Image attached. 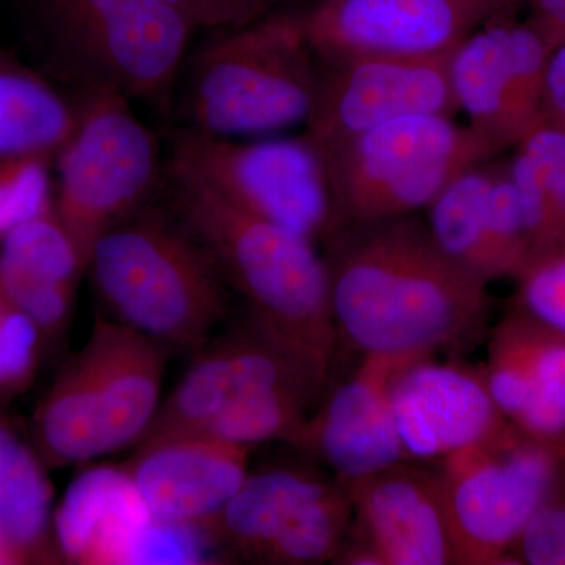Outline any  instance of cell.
I'll return each mask as SVG.
<instances>
[{
	"label": "cell",
	"instance_id": "4fadbf2b",
	"mask_svg": "<svg viewBox=\"0 0 565 565\" xmlns=\"http://www.w3.org/2000/svg\"><path fill=\"white\" fill-rule=\"evenodd\" d=\"M455 51L424 57H362L321 66L303 136L318 154L385 122L423 115L455 118Z\"/></svg>",
	"mask_w": 565,
	"mask_h": 565
},
{
	"label": "cell",
	"instance_id": "e575fe53",
	"mask_svg": "<svg viewBox=\"0 0 565 565\" xmlns=\"http://www.w3.org/2000/svg\"><path fill=\"white\" fill-rule=\"evenodd\" d=\"M534 28L552 44L553 50L565 43V0H531Z\"/></svg>",
	"mask_w": 565,
	"mask_h": 565
},
{
	"label": "cell",
	"instance_id": "7402d4cb",
	"mask_svg": "<svg viewBox=\"0 0 565 565\" xmlns=\"http://www.w3.org/2000/svg\"><path fill=\"white\" fill-rule=\"evenodd\" d=\"M332 484L296 465L248 473L225 508L199 530L217 548L258 563L267 545Z\"/></svg>",
	"mask_w": 565,
	"mask_h": 565
},
{
	"label": "cell",
	"instance_id": "9a60e30c",
	"mask_svg": "<svg viewBox=\"0 0 565 565\" xmlns=\"http://www.w3.org/2000/svg\"><path fill=\"white\" fill-rule=\"evenodd\" d=\"M280 388L302 390L316 403L326 394L291 353L248 322L211 338L195 352L191 366L162 399L139 444L162 435L196 433L226 408Z\"/></svg>",
	"mask_w": 565,
	"mask_h": 565
},
{
	"label": "cell",
	"instance_id": "e0dca14e",
	"mask_svg": "<svg viewBox=\"0 0 565 565\" xmlns=\"http://www.w3.org/2000/svg\"><path fill=\"white\" fill-rule=\"evenodd\" d=\"M250 451L206 435H162L137 445L121 468L156 519L202 527L243 486Z\"/></svg>",
	"mask_w": 565,
	"mask_h": 565
},
{
	"label": "cell",
	"instance_id": "8fae6325",
	"mask_svg": "<svg viewBox=\"0 0 565 565\" xmlns=\"http://www.w3.org/2000/svg\"><path fill=\"white\" fill-rule=\"evenodd\" d=\"M523 0H313L300 21L319 65L362 57H424L456 51L486 22Z\"/></svg>",
	"mask_w": 565,
	"mask_h": 565
},
{
	"label": "cell",
	"instance_id": "5b68a950",
	"mask_svg": "<svg viewBox=\"0 0 565 565\" xmlns=\"http://www.w3.org/2000/svg\"><path fill=\"white\" fill-rule=\"evenodd\" d=\"M193 29L167 0H31L41 73L79 93L162 98Z\"/></svg>",
	"mask_w": 565,
	"mask_h": 565
},
{
	"label": "cell",
	"instance_id": "d4e9b609",
	"mask_svg": "<svg viewBox=\"0 0 565 565\" xmlns=\"http://www.w3.org/2000/svg\"><path fill=\"white\" fill-rule=\"evenodd\" d=\"M514 150L509 173L522 206L533 262L565 245V132L542 121Z\"/></svg>",
	"mask_w": 565,
	"mask_h": 565
},
{
	"label": "cell",
	"instance_id": "44dd1931",
	"mask_svg": "<svg viewBox=\"0 0 565 565\" xmlns=\"http://www.w3.org/2000/svg\"><path fill=\"white\" fill-rule=\"evenodd\" d=\"M154 519L122 468L82 475L54 512L58 552L66 563H139Z\"/></svg>",
	"mask_w": 565,
	"mask_h": 565
},
{
	"label": "cell",
	"instance_id": "4316f807",
	"mask_svg": "<svg viewBox=\"0 0 565 565\" xmlns=\"http://www.w3.org/2000/svg\"><path fill=\"white\" fill-rule=\"evenodd\" d=\"M316 404L313 397L302 390H274L226 408L192 434L250 448L270 440L297 446Z\"/></svg>",
	"mask_w": 565,
	"mask_h": 565
},
{
	"label": "cell",
	"instance_id": "d590c367",
	"mask_svg": "<svg viewBox=\"0 0 565 565\" xmlns=\"http://www.w3.org/2000/svg\"><path fill=\"white\" fill-rule=\"evenodd\" d=\"M14 564H22L21 557L13 545L10 544L9 539L0 531V565Z\"/></svg>",
	"mask_w": 565,
	"mask_h": 565
},
{
	"label": "cell",
	"instance_id": "ffe728a7",
	"mask_svg": "<svg viewBox=\"0 0 565 565\" xmlns=\"http://www.w3.org/2000/svg\"><path fill=\"white\" fill-rule=\"evenodd\" d=\"M82 275L79 253L55 211L0 239V294L35 323L44 351L66 332Z\"/></svg>",
	"mask_w": 565,
	"mask_h": 565
},
{
	"label": "cell",
	"instance_id": "8992f818",
	"mask_svg": "<svg viewBox=\"0 0 565 565\" xmlns=\"http://www.w3.org/2000/svg\"><path fill=\"white\" fill-rule=\"evenodd\" d=\"M321 71L300 11H270L196 52L184 92L188 128L245 137L305 126Z\"/></svg>",
	"mask_w": 565,
	"mask_h": 565
},
{
	"label": "cell",
	"instance_id": "484cf974",
	"mask_svg": "<svg viewBox=\"0 0 565 565\" xmlns=\"http://www.w3.org/2000/svg\"><path fill=\"white\" fill-rule=\"evenodd\" d=\"M492 174L493 159L465 170L429 204L427 222L438 247L486 282L500 277L487 228Z\"/></svg>",
	"mask_w": 565,
	"mask_h": 565
},
{
	"label": "cell",
	"instance_id": "603a6c76",
	"mask_svg": "<svg viewBox=\"0 0 565 565\" xmlns=\"http://www.w3.org/2000/svg\"><path fill=\"white\" fill-rule=\"evenodd\" d=\"M54 512L50 468L0 412V531L22 564L62 563Z\"/></svg>",
	"mask_w": 565,
	"mask_h": 565
},
{
	"label": "cell",
	"instance_id": "cb8c5ba5",
	"mask_svg": "<svg viewBox=\"0 0 565 565\" xmlns=\"http://www.w3.org/2000/svg\"><path fill=\"white\" fill-rule=\"evenodd\" d=\"M77 102L17 55L0 50V166L55 159L76 128Z\"/></svg>",
	"mask_w": 565,
	"mask_h": 565
},
{
	"label": "cell",
	"instance_id": "2e32d148",
	"mask_svg": "<svg viewBox=\"0 0 565 565\" xmlns=\"http://www.w3.org/2000/svg\"><path fill=\"white\" fill-rule=\"evenodd\" d=\"M433 353H367L310 415L300 451L322 460L337 479L374 473L407 459L392 407L394 379L407 364Z\"/></svg>",
	"mask_w": 565,
	"mask_h": 565
},
{
	"label": "cell",
	"instance_id": "836d02e7",
	"mask_svg": "<svg viewBox=\"0 0 565 565\" xmlns=\"http://www.w3.org/2000/svg\"><path fill=\"white\" fill-rule=\"evenodd\" d=\"M542 121L565 132V43L553 50L546 63Z\"/></svg>",
	"mask_w": 565,
	"mask_h": 565
},
{
	"label": "cell",
	"instance_id": "74e56055",
	"mask_svg": "<svg viewBox=\"0 0 565 565\" xmlns=\"http://www.w3.org/2000/svg\"><path fill=\"white\" fill-rule=\"evenodd\" d=\"M563 457H564V459H565V446H564V448H563Z\"/></svg>",
	"mask_w": 565,
	"mask_h": 565
},
{
	"label": "cell",
	"instance_id": "6da1fadb",
	"mask_svg": "<svg viewBox=\"0 0 565 565\" xmlns=\"http://www.w3.org/2000/svg\"><path fill=\"white\" fill-rule=\"evenodd\" d=\"M323 243L338 333L363 355H434L486 313L489 282L452 262L415 214L344 226Z\"/></svg>",
	"mask_w": 565,
	"mask_h": 565
},
{
	"label": "cell",
	"instance_id": "1f68e13d",
	"mask_svg": "<svg viewBox=\"0 0 565 565\" xmlns=\"http://www.w3.org/2000/svg\"><path fill=\"white\" fill-rule=\"evenodd\" d=\"M515 548L526 564L565 565V479L561 470Z\"/></svg>",
	"mask_w": 565,
	"mask_h": 565
},
{
	"label": "cell",
	"instance_id": "3957f363",
	"mask_svg": "<svg viewBox=\"0 0 565 565\" xmlns=\"http://www.w3.org/2000/svg\"><path fill=\"white\" fill-rule=\"evenodd\" d=\"M87 274L114 321L172 352L202 349L228 311L221 270L166 203L99 237Z\"/></svg>",
	"mask_w": 565,
	"mask_h": 565
},
{
	"label": "cell",
	"instance_id": "4dcf8cb0",
	"mask_svg": "<svg viewBox=\"0 0 565 565\" xmlns=\"http://www.w3.org/2000/svg\"><path fill=\"white\" fill-rule=\"evenodd\" d=\"M519 278L526 313L565 337V245L534 258Z\"/></svg>",
	"mask_w": 565,
	"mask_h": 565
},
{
	"label": "cell",
	"instance_id": "83f0119b",
	"mask_svg": "<svg viewBox=\"0 0 565 565\" xmlns=\"http://www.w3.org/2000/svg\"><path fill=\"white\" fill-rule=\"evenodd\" d=\"M352 525V505L340 482L308 505L267 545L258 563L321 564L333 561Z\"/></svg>",
	"mask_w": 565,
	"mask_h": 565
},
{
	"label": "cell",
	"instance_id": "f1b7e54d",
	"mask_svg": "<svg viewBox=\"0 0 565 565\" xmlns=\"http://www.w3.org/2000/svg\"><path fill=\"white\" fill-rule=\"evenodd\" d=\"M44 353L35 323L0 294V407L31 388Z\"/></svg>",
	"mask_w": 565,
	"mask_h": 565
},
{
	"label": "cell",
	"instance_id": "7a4b0ae2",
	"mask_svg": "<svg viewBox=\"0 0 565 565\" xmlns=\"http://www.w3.org/2000/svg\"><path fill=\"white\" fill-rule=\"evenodd\" d=\"M166 204L206 248L248 321L291 353L327 390L338 333L329 274L313 241L241 210L195 174L167 161Z\"/></svg>",
	"mask_w": 565,
	"mask_h": 565
},
{
	"label": "cell",
	"instance_id": "f546056e",
	"mask_svg": "<svg viewBox=\"0 0 565 565\" xmlns=\"http://www.w3.org/2000/svg\"><path fill=\"white\" fill-rule=\"evenodd\" d=\"M51 162L54 159L24 158L0 166V239L21 223L54 211Z\"/></svg>",
	"mask_w": 565,
	"mask_h": 565
},
{
	"label": "cell",
	"instance_id": "7c38bea8",
	"mask_svg": "<svg viewBox=\"0 0 565 565\" xmlns=\"http://www.w3.org/2000/svg\"><path fill=\"white\" fill-rule=\"evenodd\" d=\"M505 14L486 22L452 54L451 79L468 128L497 154L542 122V92L553 47L533 22Z\"/></svg>",
	"mask_w": 565,
	"mask_h": 565
},
{
	"label": "cell",
	"instance_id": "ac0fdd59",
	"mask_svg": "<svg viewBox=\"0 0 565 565\" xmlns=\"http://www.w3.org/2000/svg\"><path fill=\"white\" fill-rule=\"evenodd\" d=\"M392 407L405 452L441 459L482 440L508 423L493 403L484 374L422 356L396 375Z\"/></svg>",
	"mask_w": 565,
	"mask_h": 565
},
{
	"label": "cell",
	"instance_id": "52a82bcc",
	"mask_svg": "<svg viewBox=\"0 0 565 565\" xmlns=\"http://www.w3.org/2000/svg\"><path fill=\"white\" fill-rule=\"evenodd\" d=\"M494 156L468 125L440 115L399 118L359 134L319 154L332 203L329 234L429 207L456 177Z\"/></svg>",
	"mask_w": 565,
	"mask_h": 565
},
{
	"label": "cell",
	"instance_id": "ba28073f",
	"mask_svg": "<svg viewBox=\"0 0 565 565\" xmlns=\"http://www.w3.org/2000/svg\"><path fill=\"white\" fill-rule=\"evenodd\" d=\"M131 99L109 90L79 93L77 122L54 162V211L87 274L99 237L154 203L163 184L158 139Z\"/></svg>",
	"mask_w": 565,
	"mask_h": 565
},
{
	"label": "cell",
	"instance_id": "30bf717a",
	"mask_svg": "<svg viewBox=\"0 0 565 565\" xmlns=\"http://www.w3.org/2000/svg\"><path fill=\"white\" fill-rule=\"evenodd\" d=\"M167 161L256 217L313 243L329 234L332 203L326 170L303 134L237 140L185 128L170 141Z\"/></svg>",
	"mask_w": 565,
	"mask_h": 565
},
{
	"label": "cell",
	"instance_id": "5bb4252c",
	"mask_svg": "<svg viewBox=\"0 0 565 565\" xmlns=\"http://www.w3.org/2000/svg\"><path fill=\"white\" fill-rule=\"evenodd\" d=\"M352 505L349 544L333 563L352 565L457 564L440 476L414 465L337 479Z\"/></svg>",
	"mask_w": 565,
	"mask_h": 565
},
{
	"label": "cell",
	"instance_id": "d6986e66",
	"mask_svg": "<svg viewBox=\"0 0 565 565\" xmlns=\"http://www.w3.org/2000/svg\"><path fill=\"white\" fill-rule=\"evenodd\" d=\"M493 403L515 427L563 451L565 337L533 316H508L494 329L484 373Z\"/></svg>",
	"mask_w": 565,
	"mask_h": 565
},
{
	"label": "cell",
	"instance_id": "d6a6232c",
	"mask_svg": "<svg viewBox=\"0 0 565 565\" xmlns=\"http://www.w3.org/2000/svg\"><path fill=\"white\" fill-rule=\"evenodd\" d=\"M281 0H196L195 28L237 29L266 17Z\"/></svg>",
	"mask_w": 565,
	"mask_h": 565
},
{
	"label": "cell",
	"instance_id": "8d00e7d4",
	"mask_svg": "<svg viewBox=\"0 0 565 565\" xmlns=\"http://www.w3.org/2000/svg\"><path fill=\"white\" fill-rule=\"evenodd\" d=\"M167 2L172 3L174 9L180 10L181 13L192 22L193 28H195L196 0H167Z\"/></svg>",
	"mask_w": 565,
	"mask_h": 565
},
{
	"label": "cell",
	"instance_id": "9c48e42d",
	"mask_svg": "<svg viewBox=\"0 0 565 565\" xmlns=\"http://www.w3.org/2000/svg\"><path fill=\"white\" fill-rule=\"evenodd\" d=\"M563 456L508 422L441 457L457 564H501L555 484Z\"/></svg>",
	"mask_w": 565,
	"mask_h": 565
},
{
	"label": "cell",
	"instance_id": "277c9868",
	"mask_svg": "<svg viewBox=\"0 0 565 565\" xmlns=\"http://www.w3.org/2000/svg\"><path fill=\"white\" fill-rule=\"evenodd\" d=\"M170 349L122 323L96 321L32 419V444L50 470L136 446L162 403Z\"/></svg>",
	"mask_w": 565,
	"mask_h": 565
}]
</instances>
